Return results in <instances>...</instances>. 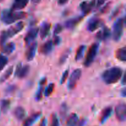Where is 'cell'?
<instances>
[{"mask_svg": "<svg viewBox=\"0 0 126 126\" xmlns=\"http://www.w3.org/2000/svg\"><path fill=\"white\" fill-rule=\"evenodd\" d=\"M27 14L25 12H16L11 9H4L1 14V22L6 25L12 24L16 21L26 18Z\"/></svg>", "mask_w": 126, "mask_h": 126, "instance_id": "1", "label": "cell"}, {"mask_svg": "<svg viewBox=\"0 0 126 126\" xmlns=\"http://www.w3.org/2000/svg\"><path fill=\"white\" fill-rule=\"evenodd\" d=\"M123 76V70L118 66L110 68L103 71L102 78L107 84H113L120 79Z\"/></svg>", "mask_w": 126, "mask_h": 126, "instance_id": "2", "label": "cell"}, {"mask_svg": "<svg viewBox=\"0 0 126 126\" xmlns=\"http://www.w3.org/2000/svg\"><path fill=\"white\" fill-rule=\"evenodd\" d=\"M125 23V18L121 17L117 19L113 24L112 36H113V39L115 41H119L121 38L124 32Z\"/></svg>", "mask_w": 126, "mask_h": 126, "instance_id": "3", "label": "cell"}, {"mask_svg": "<svg viewBox=\"0 0 126 126\" xmlns=\"http://www.w3.org/2000/svg\"><path fill=\"white\" fill-rule=\"evenodd\" d=\"M98 49H99V44L98 43H94L91 46L84 62V65L86 67H89L92 65L95 59V57L97 56Z\"/></svg>", "mask_w": 126, "mask_h": 126, "instance_id": "4", "label": "cell"}, {"mask_svg": "<svg viewBox=\"0 0 126 126\" xmlns=\"http://www.w3.org/2000/svg\"><path fill=\"white\" fill-rule=\"evenodd\" d=\"M24 27V22H18V23H16V24H14V25L9 27V28H8V30H4L5 33H6L7 38L9 39V38L16 36V34H17L18 33H20V32L23 29Z\"/></svg>", "mask_w": 126, "mask_h": 126, "instance_id": "5", "label": "cell"}, {"mask_svg": "<svg viewBox=\"0 0 126 126\" xmlns=\"http://www.w3.org/2000/svg\"><path fill=\"white\" fill-rule=\"evenodd\" d=\"M81 74H82V71L81 69H76L73 71L69 79L68 84V89L73 90L75 88L78 81L81 78Z\"/></svg>", "mask_w": 126, "mask_h": 126, "instance_id": "6", "label": "cell"}, {"mask_svg": "<svg viewBox=\"0 0 126 126\" xmlns=\"http://www.w3.org/2000/svg\"><path fill=\"white\" fill-rule=\"evenodd\" d=\"M30 67L29 65H26L22 66V64L19 63L17 66L16 71H15V76H17L19 79H23L27 76L30 72Z\"/></svg>", "mask_w": 126, "mask_h": 126, "instance_id": "7", "label": "cell"}, {"mask_svg": "<svg viewBox=\"0 0 126 126\" xmlns=\"http://www.w3.org/2000/svg\"><path fill=\"white\" fill-rule=\"evenodd\" d=\"M38 33H39V28H32L27 32V34L24 38V41L26 45H30L32 44L36 38L38 36Z\"/></svg>", "mask_w": 126, "mask_h": 126, "instance_id": "8", "label": "cell"}, {"mask_svg": "<svg viewBox=\"0 0 126 126\" xmlns=\"http://www.w3.org/2000/svg\"><path fill=\"white\" fill-rule=\"evenodd\" d=\"M102 25H103V21L100 18L94 17V18H91L89 21L87 23V29L89 32H94Z\"/></svg>", "mask_w": 126, "mask_h": 126, "instance_id": "9", "label": "cell"}, {"mask_svg": "<svg viewBox=\"0 0 126 126\" xmlns=\"http://www.w3.org/2000/svg\"><path fill=\"white\" fill-rule=\"evenodd\" d=\"M116 118L119 121L124 122L126 119V105L125 103L119 104L115 109Z\"/></svg>", "mask_w": 126, "mask_h": 126, "instance_id": "10", "label": "cell"}, {"mask_svg": "<svg viewBox=\"0 0 126 126\" xmlns=\"http://www.w3.org/2000/svg\"><path fill=\"white\" fill-rule=\"evenodd\" d=\"M95 0H92L91 1H83L79 5V8L84 14V15H87L89 14L92 9L95 6Z\"/></svg>", "mask_w": 126, "mask_h": 126, "instance_id": "11", "label": "cell"}, {"mask_svg": "<svg viewBox=\"0 0 126 126\" xmlns=\"http://www.w3.org/2000/svg\"><path fill=\"white\" fill-rule=\"evenodd\" d=\"M37 47L38 44L36 42H33L32 44H30L29 47L28 48L25 53V57L28 62H30L34 59L36 52Z\"/></svg>", "mask_w": 126, "mask_h": 126, "instance_id": "12", "label": "cell"}, {"mask_svg": "<svg viewBox=\"0 0 126 126\" xmlns=\"http://www.w3.org/2000/svg\"><path fill=\"white\" fill-rule=\"evenodd\" d=\"M111 35V32L110 29L108 27L104 26L97 33L96 37L99 40L105 41H107V39H109Z\"/></svg>", "mask_w": 126, "mask_h": 126, "instance_id": "13", "label": "cell"}, {"mask_svg": "<svg viewBox=\"0 0 126 126\" xmlns=\"http://www.w3.org/2000/svg\"><path fill=\"white\" fill-rule=\"evenodd\" d=\"M83 19L82 16H78V17H73V18H70L65 21V26L68 29H73L77 26L78 24L81 22V20Z\"/></svg>", "mask_w": 126, "mask_h": 126, "instance_id": "14", "label": "cell"}, {"mask_svg": "<svg viewBox=\"0 0 126 126\" xmlns=\"http://www.w3.org/2000/svg\"><path fill=\"white\" fill-rule=\"evenodd\" d=\"M53 47H54V43L52 41L49 40L41 46L40 52L43 55H49L52 51Z\"/></svg>", "mask_w": 126, "mask_h": 126, "instance_id": "15", "label": "cell"}, {"mask_svg": "<svg viewBox=\"0 0 126 126\" xmlns=\"http://www.w3.org/2000/svg\"><path fill=\"white\" fill-rule=\"evenodd\" d=\"M51 28V24L49 22H43L39 30V34L41 39H44L47 36Z\"/></svg>", "mask_w": 126, "mask_h": 126, "instance_id": "16", "label": "cell"}, {"mask_svg": "<svg viewBox=\"0 0 126 126\" xmlns=\"http://www.w3.org/2000/svg\"><path fill=\"white\" fill-rule=\"evenodd\" d=\"M29 0H14L11 9L12 11H19L23 9L28 4Z\"/></svg>", "mask_w": 126, "mask_h": 126, "instance_id": "17", "label": "cell"}, {"mask_svg": "<svg viewBox=\"0 0 126 126\" xmlns=\"http://www.w3.org/2000/svg\"><path fill=\"white\" fill-rule=\"evenodd\" d=\"M41 116V112H37L28 117L23 123V126H32Z\"/></svg>", "mask_w": 126, "mask_h": 126, "instance_id": "18", "label": "cell"}, {"mask_svg": "<svg viewBox=\"0 0 126 126\" xmlns=\"http://www.w3.org/2000/svg\"><path fill=\"white\" fill-rule=\"evenodd\" d=\"M112 112H113V108L111 107H107L103 110L102 114H101L100 119V122L101 124H103L104 123H105L106 121L111 115Z\"/></svg>", "mask_w": 126, "mask_h": 126, "instance_id": "19", "label": "cell"}, {"mask_svg": "<svg viewBox=\"0 0 126 126\" xmlns=\"http://www.w3.org/2000/svg\"><path fill=\"white\" fill-rule=\"evenodd\" d=\"M14 115L17 120H23L26 116L25 110L22 107H16L14 110Z\"/></svg>", "mask_w": 126, "mask_h": 126, "instance_id": "20", "label": "cell"}, {"mask_svg": "<svg viewBox=\"0 0 126 126\" xmlns=\"http://www.w3.org/2000/svg\"><path fill=\"white\" fill-rule=\"evenodd\" d=\"M16 49V44L13 42H11L7 44H4L2 46H1V51L4 54H6L7 55L11 54Z\"/></svg>", "mask_w": 126, "mask_h": 126, "instance_id": "21", "label": "cell"}, {"mask_svg": "<svg viewBox=\"0 0 126 126\" xmlns=\"http://www.w3.org/2000/svg\"><path fill=\"white\" fill-rule=\"evenodd\" d=\"M116 58L120 61L126 62V47L119 48L116 51Z\"/></svg>", "mask_w": 126, "mask_h": 126, "instance_id": "22", "label": "cell"}, {"mask_svg": "<svg viewBox=\"0 0 126 126\" xmlns=\"http://www.w3.org/2000/svg\"><path fill=\"white\" fill-rule=\"evenodd\" d=\"M79 122L78 116L76 113H72L69 116L66 122V126H77Z\"/></svg>", "mask_w": 126, "mask_h": 126, "instance_id": "23", "label": "cell"}, {"mask_svg": "<svg viewBox=\"0 0 126 126\" xmlns=\"http://www.w3.org/2000/svg\"><path fill=\"white\" fill-rule=\"evenodd\" d=\"M13 66H10L7 70H6V71L4 72V73L0 77V83H2V82H4V81H6L7 79L9 78V77L12 75V73H13Z\"/></svg>", "mask_w": 126, "mask_h": 126, "instance_id": "24", "label": "cell"}, {"mask_svg": "<svg viewBox=\"0 0 126 126\" xmlns=\"http://www.w3.org/2000/svg\"><path fill=\"white\" fill-rule=\"evenodd\" d=\"M86 49V46L85 45H81L79 47L77 51H76V55H75V60H76V61H79V60H80L83 57Z\"/></svg>", "mask_w": 126, "mask_h": 126, "instance_id": "25", "label": "cell"}, {"mask_svg": "<svg viewBox=\"0 0 126 126\" xmlns=\"http://www.w3.org/2000/svg\"><path fill=\"white\" fill-rule=\"evenodd\" d=\"M70 53H71V49H66L62 54L61 56L60 57V59L59 60V64L60 65H63L65 63V62L66 61V60L68 59V57L70 56Z\"/></svg>", "mask_w": 126, "mask_h": 126, "instance_id": "26", "label": "cell"}, {"mask_svg": "<svg viewBox=\"0 0 126 126\" xmlns=\"http://www.w3.org/2000/svg\"><path fill=\"white\" fill-rule=\"evenodd\" d=\"M11 106V101L9 100L4 99L1 101V111L4 113H6L9 109Z\"/></svg>", "mask_w": 126, "mask_h": 126, "instance_id": "27", "label": "cell"}, {"mask_svg": "<svg viewBox=\"0 0 126 126\" xmlns=\"http://www.w3.org/2000/svg\"><path fill=\"white\" fill-rule=\"evenodd\" d=\"M68 108L67 105L65 103H63L62 104L61 107H60V114L61 116V118L63 119H64L66 117V114L68 113Z\"/></svg>", "mask_w": 126, "mask_h": 126, "instance_id": "28", "label": "cell"}, {"mask_svg": "<svg viewBox=\"0 0 126 126\" xmlns=\"http://www.w3.org/2000/svg\"><path fill=\"white\" fill-rule=\"evenodd\" d=\"M7 63H8V59L7 58V57L0 54V71L3 70Z\"/></svg>", "mask_w": 126, "mask_h": 126, "instance_id": "29", "label": "cell"}, {"mask_svg": "<svg viewBox=\"0 0 126 126\" xmlns=\"http://www.w3.org/2000/svg\"><path fill=\"white\" fill-rule=\"evenodd\" d=\"M54 87H55V84L54 83H50L48 85L47 87L44 91V95L46 97H49L50 95L52 94L53 91L54 90Z\"/></svg>", "mask_w": 126, "mask_h": 126, "instance_id": "30", "label": "cell"}, {"mask_svg": "<svg viewBox=\"0 0 126 126\" xmlns=\"http://www.w3.org/2000/svg\"><path fill=\"white\" fill-rule=\"evenodd\" d=\"M50 126H60L59 120L55 114H53L51 118V123Z\"/></svg>", "mask_w": 126, "mask_h": 126, "instance_id": "31", "label": "cell"}, {"mask_svg": "<svg viewBox=\"0 0 126 126\" xmlns=\"http://www.w3.org/2000/svg\"><path fill=\"white\" fill-rule=\"evenodd\" d=\"M44 88H43V86L40 85V87H39V89L36 92V94L35 98L36 101H40L42 98V96H43V92Z\"/></svg>", "mask_w": 126, "mask_h": 126, "instance_id": "32", "label": "cell"}, {"mask_svg": "<svg viewBox=\"0 0 126 126\" xmlns=\"http://www.w3.org/2000/svg\"><path fill=\"white\" fill-rule=\"evenodd\" d=\"M16 89H17V86L16 85H9V86H8L6 87V90H5V92L7 94H12L13 92H14Z\"/></svg>", "mask_w": 126, "mask_h": 126, "instance_id": "33", "label": "cell"}, {"mask_svg": "<svg viewBox=\"0 0 126 126\" xmlns=\"http://www.w3.org/2000/svg\"><path fill=\"white\" fill-rule=\"evenodd\" d=\"M63 30V27L62 25L57 23L55 25V27L54 29V35H57L60 33H61L62 31Z\"/></svg>", "mask_w": 126, "mask_h": 126, "instance_id": "34", "label": "cell"}, {"mask_svg": "<svg viewBox=\"0 0 126 126\" xmlns=\"http://www.w3.org/2000/svg\"><path fill=\"white\" fill-rule=\"evenodd\" d=\"M68 74H69V70H66L64 71L62 76L61 79H60V84H63L64 82H65V81H66V79H67L68 76Z\"/></svg>", "mask_w": 126, "mask_h": 126, "instance_id": "35", "label": "cell"}, {"mask_svg": "<svg viewBox=\"0 0 126 126\" xmlns=\"http://www.w3.org/2000/svg\"><path fill=\"white\" fill-rule=\"evenodd\" d=\"M110 6H111V2H108L107 4H106L100 10V13H105L107 12L108 10L110 9Z\"/></svg>", "mask_w": 126, "mask_h": 126, "instance_id": "36", "label": "cell"}, {"mask_svg": "<svg viewBox=\"0 0 126 126\" xmlns=\"http://www.w3.org/2000/svg\"><path fill=\"white\" fill-rule=\"evenodd\" d=\"M53 43H54V45H59V44L61 42V38L59 36H58L57 35L54 36V40L52 41Z\"/></svg>", "mask_w": 126, "mask_h": 126, "instance_id": "37", "label": "cell"}, {"mask_svg": "<svg viewBox=\"0 0 126 126\" xmlns=\"http://www.w3.org/2000/svg\"><path fill=\"white\" fill-rule=\"evenodd\" d=\"M86 123H87V121L85 119H82L79 122H78V126H85Z\"/></svg>", "mask_w": 126, "mask_h": 126, "instance_id": "38", "label": "cell"}, {"mask_svg": "<svg viewBox=\"0 0 126 126\" xmlns=\"http://www.w3.org/2000/svg\"><path fill=\"white\" fill-rule=\"evenodd\" d=\"M107 1V0H97V7H100V6H102V5L104 4V3Z\"/></svg>", "mask_w": 126, "mask_h": 126, "instance_id": "39", "label": "cell"}, {"mask_svg": "<svg viewBox=\"0 0 126 126\" xmlns=\"http://www.w3.org/2000/svg\"><path fill=\"white\" fill-rule=\"evenodd\" d=\"M69 1V0H57V2L60 6H63L67 3Z\"/></svg>", "mask_w": 126, "mask_h": 126, "instance_id": "40", "label": "cell"}, {"mask_svg": "<svg viewBox=\"0 0 126 126\" xmlns=\"http://www.w3.org/2000/svg\"><path fill=\"white\" fill-rule=\"evenodd\" d=\"M119 10H120V7H118L117 9H116L114 12H113V14H112L111 17H114L115 16H116L118 14V13H119Z\"/></svg>", "mask_w": 126, "mask_h": 126, "instance_id": "41", "label": "cell"}, {"mask_svg": "<svg viewBox=\"0 0 126 126\" xmlns=\"http://www.w3.org/2000/svg\"><path fill=\"white\" fill-rule=\"evenodd\" d=\"M47 124V120L46 118H43V119L41 121L40 124H39V126H46Z\"/></svg>", "mask_w": 126, "mask_h": 126, "instance_id": "42", "label": "cell"}, {"mask_svg": "<svg viewBox=\"0 0 126 126\" xmlns=\"http://www.w3.org/2000/svg\"><path fill=\"white\" fill-rule=\"evenodd\" d=\"M121 95L123 97H126V87H124L123 89L121 91Z\"/></svg>", "mask_w": 126, "mask_h": 126, "instance_id": "43", "label": "cell"}, {"mask_svg": "<svg viewBox=\"0 0 126 126\" xmlns=\"http://www.w3.org/2000/svg\"><path fill=\"white\" fill-rule=\"evenodd\" d=\"M122 81H121V84L123 85H125L126 84V74H124L123 75V76H122Z\"/></svg>", "mask_w": 126, "mask_h": 126, "instance_id": "44", "label": "cell"}, {"mask_svg": "<svg viewBox=\"0 0 126 126\" xmlns=\"http://www.w3.org/2000/svg\"><path fill=\"white\" fill-rule=\"evenodd\" d=\"M33 4H38L41 1V0H31Z\"/></svg>", "mask_w": 126, "mask_h": 126, "instance_id": "45", "label": "cell"}]
</instances>
